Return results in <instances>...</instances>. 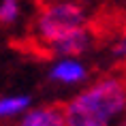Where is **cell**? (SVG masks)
Segmentation results:
<instances>
[{"label": "cell", "mask_w": 126, "mask_h": 126, "mask_svg": "<svg viewBox=\"0 0 126 126\" xmlns=\"http://www.w3.org/2000/svg\"><path fill=\"white\" fill-rule=\"evenodd\" d=\"M66 126H113L126 113V81L103 77L68 100L64 109Z\"/></svg>", "instance_id": "obj_1"}, {"label": "cell", "mask_w": 126, "mask_h": 126, "mask_svg": "<svg viewBox=\"0 0 126 126\" xmlns=\"http://www.w3.org/2000/svg\"><path fill=\"white\" fill-rule=\"evenodd\" d=\"M36 36L47 47L58 45L60 41L79 34L86 28V11L73 0H51L41 9L36 24Z\"/></svg>", "instance_id": "obj_2"}, {"label": "cell", "mask_w": 126, "mask_h": 126, "mask_svg": "<svg viewBox=\"0 0 126 126\" xmlns=\"http://www.w3.org/2000/svg\"><path fill=\"white\" fill-rule=\"evenodd\" d=\"M49 79L60 86H79L88 79V66L79 58H56L49 66Z\"/></svg>", "instance_id": "obj_3"}, {"label": "cell", "mask_w": 126, "mask_h": 126, "mask_svg": "<svg viewBox=\"0 0 126 126\" xmlns=\"http://www.w3.org/2000/svg\"><path fill=\"white\" fill-rule=\"evenodd\" d=\"M19 126H66L64 113L60 107L43 105V107H30L19 118Z\"/></svg>", "instance_id": "obj_4"}, {"label": "cell", "mask_w": 126, "mask_h": 126, "mask_svg": "<svg viewBox=\"0 0 126 126\" xmlns=\"http://www.w3.org/2000/svg\"><path fill=\"white\" fill-rule=\"evenodd\" d=\"M30 107H32V98H30L28 94L0 96V122L13 120V118H21Z\"/></svg>", "instance_id": "obj_5"}, {"label": "cell", "mask_w": 126, "mask_h": 126, "mask_svg": "<svg viewBox=\"0 0 126 126\" xmlns=\"http://www.w3.org/2000/svg\"><path fill=\"white\" fill-rule=\"evenodd\" d=\"M21 15V0H0V26H13Z\"/></svg>", "instance_id": "obj_6"}, {"label": "cell", "mask_w": 126, "mask_h": 126, "mask_svg": "<svg viewBox=\"0 0 126 126\" xmlns=\"http://www.w3.org/2000/svg\"><path fill=\"white\" fill-rule=\"evenodd\" d=\"M111 53L115 56V58H126V34L122 36V39H118V43L113 45Z\"/></svg>", "instance_id": "obj_7"}, {"label": "cell", "mask_w": 126, "mask_h": 126, "mask_svg": "<svg viewBox=\"0 0 126 126\" xmlns=\"http://www.w3.org/2000/svg\"><path fill=\"white\" fill-rule=\"evenodd\" d=\"M124 126H126V122H124Z\"/></svg>", "instance_id": "obj_8"}]
</instances>
